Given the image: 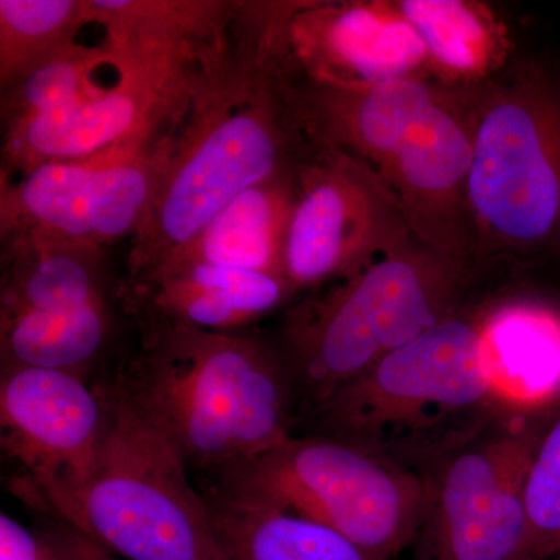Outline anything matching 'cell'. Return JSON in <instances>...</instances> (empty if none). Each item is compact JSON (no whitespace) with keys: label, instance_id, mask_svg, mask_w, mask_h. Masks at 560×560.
<instances>
[{"label":"cell","instance_id":"obj_1","mask_svg":"<svg viewBox=\"0 0 560 560\" xmlns=\"http://www.w3.org/2000/svg\"><path fill=\"white\" fill-rule=\"evenodd\" d=\"M300 3L237 0L226 31L198 47L167 168L131 238L128 280L186 248L249 187L296 172L316 149L294 101L287 43Z\"/></svg>","mask_w":560,"mask_h":560},{"label":"cell","instance_id":"obj_2","mask_svg":"<svg viewBox=\"0 0 560 560\" xmlns=\"http://www.w3.org/2000/svg\"><path fill=\"white\" fill-rule=\"evenodd\" d=\"M120 383L187 466L226 474L294 436L296 389L282 353L241 331L150 323Z\"/></svg>","mask_w":560,"mask_h":560},{"label":"cell","instance_id":"obj_3","mask_svg":"<svg viewBox=\"0 0 560 560\" xmlns=\"http://www.w3.org/2000/svg\"><path fill=\"white\" fill-rule=\"evenodd\" d=\"M488 304L438 324L338 389L313 412L319 434L420 477L453 442L506 407L485 341Z\"/></svg>","mask_w":560,"mask_h":560},{"label":"cell","instance_id":"obj_4","mask_svg":"<svg viewBox=\"0 0 560 560\" xmlns=\"http://www.w3.org/2000/svg\"><path fill=\"white\" fill-rule=\"evenodd\" d=\"M471 270L415 241L291 308L280 353L312 415L394 350L474 307Z\"/></svg>","mask_w":560,"mask_h":560},{"label":"cell","instance_id":"obj_5","mask_svg":"<svg viewBox=\"0 0 560 560\" xmlns=\"http://www.w3.org/2000/svg\"><path fill=\"white\" fill-rule=\"evenodd\" d=\"M103 397L101 458L65 522L127 560H230L167 434L120 382Z\"/></svg>","mask_w":560,"mask_h":560},{"label":"cell","instance_id":"obj_6","mask_svg":"<svg viewBox=\"0 0 560 560\" xmlns=\"http://www.w3.org/2000/svg\"><path fill=\"white\" fill-rule=\"evenodd\" d=\"M469 197L478 259L526 253L560 231V103L537 69L485 84Z\"/></svg>","mask_w":560,"mask_h":560},{"label":"cell","instance_id":"obj_7","mask_svg":"<svg viewBox=\"0 0 560 560\" xmlns=\"http://www.w3.org/2000/svg\"><path fill=\"white\" fill-rule=\"evenodd\" d=\"M548 418L506 405L423 467L415 560H534L525 486Z\"/></svg>","mask_w":560,"mask_h":560},{"label":"cell","instance_id":"obj_8","mask_svg":"<svg viewBox=\"0 0 560 560\" xmlns=\"http://www.w3.org/2000/svg\"><path fill=\"white\" fill-rule=\"evenodd\" d=\"M226 477L228 488L323 523L377 560L412 547L425 514L416 471L327 434L291 436Z\"/></svg>","mask_w":560,"mask_h":560},{"label":"cell","instance_id":"obj_9","mask_svg":"<svg viewBox=\"0 0 560 560\" xmlns=\"http://www.w3.org/2000/svg\"><path fill=\"white\" fill-rule=\"evenodd\" d=\"M184 102L164 120L94 156L2 178L0 238L36 232L108 248L135 237L167 168Z\"/></svg>","mask_w":560,"mask_h":560},{"label":"cell","instance_id":"obj_10","mask_svg":"<svg viewBox=\"0 0 560 560\" xmlns=\"http://www.w3.org/2000/svg\"><path fill=\"white\" fill-rule=\"evenodd\" d=\"M381 173L335 149H315L298 168L285 248L294 291L353 278L415 242Z\"/></svg>","mask_w":560,"mask_h":560},{"label":"cell","instance_id":"obj_11","mask_svg":"<svg viewBox=\"0 0 560 560\" xmlns=\"http://www.w3.org/2000/svg\"><path fill=\"white\" fill-rule=\"evenodd\" d=\"M103 390L79 372L7 368L0 382V441L27 471L44 511L68 521L90 485L106 434Z\"/></svg>","mask_w":560,"mask_h":560},{"label":"cell","instance_id":"obj_12","mask_svg":"<svg viewBox=\"0 0 560 560\" xmlns=\"http://www.w3.org/2000/svg\"><path fill=\"white\" fill-rule=\"evenodd\" d=\"M119 51V73L102 94L3 130V179L20 178L47 162L94 156L179 108L197 49Z\"/></svg>","mask_w":560,"mask_h":560},{"label":"cell","instance_id":"obj_13","mask_svg":"<svg viewBox=\"0 0 560 560\" xmlns=\"http://www.w3.org/2000/svg\"><path fill=\"white\" fill-rule=\"evenodd\" d=\"M481 88L445 90L381 171L416 241L470 265L480 261L469 175Z\"/></svg>","mask_w":560,"mask_h":560},{"label":"cell","instance_id":"obj_14","mask_svg":"<svg viewBox=\"0 0 560 560\" xmlns=\"http://www.w3.org/2000/svg\"><path fill=\"white\" fill-rule=\"evenodd\" d=\"M287 43L300 75L319 83L431 79L425 47L394 2L301 0Z\"/></svg>","mask_w":560,"mask_h":560},{"label":"cell","instance_id":"obj_15","mask_svg":"<svg viewBox=\"0 0 560 560\" xmlns=\"http://www.w3.org/2000/svg\"><path fill=\"white\" fill-rule=\"evenodd\" d=\"M444 91L420 77L357 86L319 83L294 68V101L313 145L340 150L378 173Z\"/></svg>","mask_w":560,"mask_h":560},{"label":"cell","instance_id":"obj_16","mask_svg":"<svg viewBox=\"0 0 560 560\" xmlns=\"http://www.w3.org/2000/svg\"><path fill=\"white\" fill-rule=\"evenodd\" d=\"M296 294L289 280L201 261L167 264L128 280L127 296L150 323L238 331Z\"/></svg>","mask_w":560,"mask_h":560},{"label":"cell","instance_id":"obj_17","mask_svg":"<svg viewBox=\"0 0 560 560\" xmlns=\"http://www.w3.org/2000/svg\"><path fill=\"white\" fill-rule=\"evenodd\" d=\"M0 241V313L68 312L108 301L103 246L36 232Z\"/></svg>","mask_w":560,"mask_h":560},{"label":"cell","instance_id":"obj_18","mask_svg":"<svg viewBox=\"0 0 560 560\" xmlns=\"http://www.w3.org/2000/svg\"><path fill=\"white\" fill-rule=\"evenodd\" d=\"M296 197L298 171L249 187L221 209L186 248L162 261L160 267L201 261L287 279V237Z\"/></svg>","mask_w":560,"mask_h":560},{"label":"cell","instance_id":"obj_19","mask_svg":"<svg viewBox=\"0 0 560 560\" xmlns=\"http://www.w3.org/2000/svg\"><path fill=\"white\" fill-rule=\"evenodd\" d=\"M397 10L422 40L430 77L445 90H475L510 60V28L474 0H397Z\"/></svg>","mask_w":560,"mask_h":560},{"label":"cell","instance_id":"obj_20","mask_svg":"<svg viewBox=\"0 0 560 560\" xmlns=\"http://www.w3.org/2000/svg\"><path fill=\"white\" fill-rule=\"evenodd\" d=\"M205 500L230 560H377L329 526L242 490L224 486Z\"/></svg>","mask_w":560,"mask_h":560},{"label":"cell","instance_id":"obj_21","mask_svg":"<svg viewBox=\"0 0 560 560\" xmlns=\"http://www.w3.org/2000/svg\"><path fill=\"white\" fill-rule=\"evenodd\" d=\"M485 341L500 396L521 408H544L560 390V319L526 302L486 308Z\"/></svg>","mask_w":560,"mask_h":560},{"label":"cell","instance_id":"obj_22","mask_svg":"<svg viewBox=\"0 0 560 560\" xmlns=\"http://www.w3.org/2000/svg\"><path fill=\"white\" fill-rule=\"evenodd\" d=\"M92 24L121 50L197 49L226 31L237 0H90Z\"/></svg>","mask_w":560,"mask_h":560},{"label":"cell","instance_id":"obj_23","mask_svg":"<svg viewBox=\"0 0 560 560\" xmlns=\"http://www.w3.org/2000/svg\"><path fill=\"white\" fill-rule=\"evenodd\" d=\"M109 301L68 312L0 313L2 370L79 372L101 355L113 334Z\"/></svg>","mask_w":560,"mask_h":560},{"label":"cell","instance_id":"obj_24","mask_svg":"<svg viewBox=\"0 0 560 560\" xmlns=\"http://www.w3.org/2000/svg\"><path fill=\"white\" fill-rule=\"evenodd\" d=\"M120 51L103 40L86 46L79 40L57 51L2 92V127H13L49 110L90 101L106 88L98 83L102 69H117Z\"/></svg>","mask_w":560,"mask_h":560},{"label":"cell","instance_id":"obj_25","mask_svg":"<svg viewBox=\"0 0 560 560\" xmlns=\"http://www.w3.org/2000/svg\"><path fill=\"white\" fill-rule=\"evenodd\" d=\"M90 24V0H0V91L75 43Z\"/></svg>","mask_w":560,"mask_h":560},{"label":"cell","instance_id":"obj_26","mask_svg":"<svg viewBox=\"0 0 560 560\" xmlns=\"http://www.w3.org/2000/svg\"><path fill=\"white\" fill-rule=\"evenodd\" d=\"M526 514L534 560L560 558V410L548 418L526 477Z\"/></svg>","mask_w":560,"mask_h":560},{"label":"cell","instance_id":"obj_27","mask_svg":"<svg viewBox=\"0 0 560 560\" xmlns=\"http://www.w3.org/2000/svg\"><path fill=\"white\" fill-rule=\"evenodd\" d=\"M38 534L49 551L50 560H121L61 518L44 526Z\"/></svg>","mask_w":560,"mask_h":560},{"label":"cell","instance_id":"obj_28","mask_svg":"<svg viewBox=\"0 0 560 560\" xmlns=\"http://www.w3.org/2000/svg\"><path fill=\"white\" fill-rule=\"evenodd\" d=\"M0 560H50L38 533H32L9 514H0Z\"/></svg>","mask_w":560,"mask_h":560},{"label":"cell","instance_id":"obj_29","mask_svg":"<svg viewBox=\"0 0 560 560\" xmlns=\"http://www.w3.org/2000/svg\"><path fill=\"white\" fill-rule=\"evenodd\" d=\"M558 560H560V558Z\"/></svg>","mask_w":560,"mask_h":560}]
</instances>
